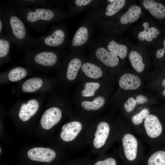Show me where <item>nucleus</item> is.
Returning <instances> with one entry per match:
<instances>
[{"label": "nucleus", "instance_id": "obj_1", "mask_svg": "<svg viewBox=\"0 0 165 165\" xmlns=\"http://www.w3.org/2000/svg\"><path fill=\"white\" fill-rule=\"evenodd\" d=\"M14 10H9L1 14L3 27L12 42L21 47L28 42L29 38L23 22L17 15Z\"/></svg>", "mask_w": 165, "mask_h": 165}, {"label": "nucleus", "instance_id": "obj_2", "mask_svg": "<svg viewBox=\"0 0 165 165\" xmlns=\"http://www.w3.org/2000/svg\"><path fill=\"white\" fill-rule=\"evenodd\" d=\"M142 18L133 28V34L138 44L149 47L162 35V31L152 17L143 16Z\"/></svg>", "mask_w": 165, "mask_h": 165}, {"label": "nucleus", "instance_id": "obj_3", "mask_svg": "<svg viewBox=\"0 0 165 165\" xmlns=\"http://www.w3.org/2000/svg\"><path fill=\"white\" fill-rule=\"evenodd\" d=\"M30 26L38 29L48 24L54 19V11L46 7H28L17 6L14 9Z\"/></svg>", "mask_w": 165, "mask_h": 165}, {"label": "nucleus", "instance_id": "obj_4", "mask_svg": "<svg viewBox=\"0 0 165 165\" xmlns=\"http://www.w3.org/2000/svg\"><path fill=\"white\" fill-rule=\"evenodd\" d=\"M121 138V150L124 157L133 161L145 152L141 140L129 126H124Z\"/></svg>", "mask_w": 165, "mask_h": 165}, {"label": "nucleus", "instance_id": "obj_5", "mask_svg": "<svg viewBox=\"0 0 165 165\" xmlns=\"http://www.w3.org/2000/svg\"><path fill=\"white\" fill-rule=\"evenodd\" d=\"M163 130L162 125L158 117L150 113L134 131L152 147L155 145V140L161 136Z\"/></svg>", "mask_w": 165, "mask_h": 165}, {"label": "nucleus", "instance_id": "obj_6", "mask_svg": "<svg viewBox=\"0 0 165 165\" xmlns=\"http://www.w3.org/2000/svg\"><path fill=\"white\" fill-rule=\"evenodd\" d=\"M143 16L142 8L141 5L130 1L119 16V23L123 27V31L127 30Z\"/></svg>", "mask_w": 165, "mask_h": 165}, {"label": "nucleus", "instance_id": "obj_7", "mask_svg": "<svg viewBox=\"0 0 165 165\" xmlns=\"http://www.w3.org/2000/svg\"><path fill=\"white\" fill-rule=\"evenodd\" d=\"M65 34L64 31L57 29L52 33L42 36L38 38H29L27 44L29 46H38L48 48L57 47L62 44L65 39Z\"/></svg>", "mask_w": 165, "mask_h": 165}, {"label": "nucleus", "instance_id": "obj_8", "mask_svg": "<svg viewBox=\"0 0 165 165\" xmlns=\"http://www.w3.org/2000/svg\"><path fill=\"white\" fill-rule=\"evenodd\" d=\"M142 8L147 11L152 17L161 20L165 18V6L157 0L139 1Z\"/></svg>", "mask_w": 165, "mask_h": 165}, {"label": "nucleus", "instance_id": "obj_9", "mask_svg": "<svg viewBox=\"0 0 165 165\" xmlns=\"http://www.w3.org/2000/svg\"><path fill=\"white\" fill-rule=\"evenodd\" d=\"M38 47L39 52L36 53L34 57L35 63L47 67L52 66L56 63L57 57L54 53L48 50V48Z\"/></svg>", "mask_w": 165, "mask_h": 165}, {"label": "nucleus", "instance_id": "obj_10", "mask_svg": "<svg viewBox=\"0 0 165 165\" xmlns=\"http://www.w3.org/2000/svg\"><path fill=\"white\" fill-rule=\"evenodd\" d=\"M141 46L138 44H131L128 54V58L133 68L138 73H141L144 70L145 64L140 52Z\"/></svg>", "mask_w": 165, "mask_h": 165}, {"label": "nucleus", "instance_id": "obj_11", "mask_svg": "<svg viewBox=\"0 0 165 165\" xmlns=\"http://www.w3.org/2000/svg\"><path fill=\"white\" fill-rule=\"evenodd\" d=\"M61 117L62 112L59 108H51L43 114L40 121L41 125L45 129H50L60 121Z\"/></svg>", "mask_w": 165, "mask_h": 165}, {"label": "nucleus", "instance_id": "obj_12", "mask_svg": "<svg viewBox=\"0 0 165 165\" xmlns=\"http://www.w3.org/2000/svg\"><path fill=\"white\" fill-rule=\"evenodd\" d=\"M27 155L32 160L50 163L55 158L56 154L55 152L50 148L38 147L30 149Z\"/></svg>", "mask_w": 165, "mask_h": 165}, {"label": "nucleus", "instance_id": "obj_13", "mask_svg": "<svg viewBox=\"0 0 165 165\" xmlns=\"http://www.w3.org/2000/svg\"><path fill=\"white\" fill-rule=\"evenodd\" d=\"M82 128V124L79 122L75 121L68 123L62 127L60 137L65 141H72L76 138Z\"/></svg>", "mask_w": 165, "mask_h": 165}, {"label": "nucleus", "instance_id": "obj_14", "mask_svg": "<svg viewBox=\"0 0 165 165\" xmlns=\"http://www.w3.org/2000/svg\"><path fill=\"white\" fill-rule=\"evenodd\" d=\"M110 131L109 124L105 122H101L98 125L94 134L93 145L97 148L103 146L105 143Z\"/></svg>", "mask_w": 165, "mask_h": 165}, {"label": "nucleus", "instance_id": "obj_15", "mask_svg": "<svg viewBox=\"0 0 165 165\" xmlns=\"http://www.w3.org/2000/svg\"><path fill=\"white\" fill-rule=\"evenodd\" d=\"M96 55L98 59L105 65L111 67L116 66L119 59L114 53L104 47H100L96 51Z\"/></svg>", "mask_w": 165, "mask_h": 165}, {"label": "nucleus", "instance_id": "obj_16", "mask_svg": "<svg viewBox=\"0 0 165 165\" xmlns=\"http://www.w3.org/2000/svg\"><path fill=\"white\" fill-rule=\"evenodd\" d=\"M39 106L38 101L35 99L29 100L27 103H22L19 112V118L23 121L28 120L36 113Z\"/></svg>", "mask_w": 165, "mask_h": 165}, {"label": "nucleus", "instance_id": "obj_17", "mask_svg": "<svg viewBox=\"0 0 165 165\" xmlns=\"http://www.w3.org/2000/svg\"><path fill=\"white\" fill-rule=\"evenodd\" d=\"M131 44L127 39L121 43L112 40L107 45L108 49L121 59H124L129 52Z\"/></svg>", "mask_w": 165, "mask_h": 165}, {"label": "nucleus", "instance_id": "obj_18", "mask_svg": "<svg viewBox=\"0 0 165 165\" xmlns=\"http://www.w3.org/2000/svg\"><path fill=\"white\" fill-rule=\"evenodd\" d=\"M141 82L136 75L129 73L124 74L120 78L119 81V86L127 90H134L141 86Z\"/></svg>", "mask_w": 165, "mask_h": 165}, {"label": "nucleus", "instance_id": "obj_19", "mask_svg": "<svg viewBox=\"0 0 165 165\" xmlns=\"http://www.w3.org/2000/svg\"><path fill=\"white\" fill-rule=\"evenodd\" d=\"M109 3L106 9L105 14L108 16H114L122 11L129 3L130 1L126 0H108Z\"/></svg>", "mask_w": 165, "mask_h": 165}, {"label": "nucleus", "instance_id": "obj_20", "mask_svg": "<svg viewBox=\"0 0 165 165\" xmlns=\"http://www.w3.org/2000/svg\"><path fill=\"white\" fill-rule=\"evenodd\" d=\"M148 152L147 165H165V151L151 148Z\"/></svg>", "mask_w": 165, "mask_h": 165}, {"label": "nucleus", "instance_id": "obj_21", "mask_svg": "<svg viewBox=\"0 0 165 165\" xmlns=\"http://www.w3.org/2000/svg\"><path fill=\"white\" fill-rule=\"evenodd\" d=\"M81 68L82 72L86 75L92 79L99 78L102 76L103 74L100 68L91 63H84Z\"/></svg>", "mask_w": 165, "mask_h": 165}, {"label": "nucleus", "instance_id": "obj_22", "mask_svg": "<svg viewBox=\"0 0 165 165\" xmlns=\"http://www.w3.org/2000/svg\"><path fill=\"white\" fill-rule=\"evenodd\" d=\"M43 81L38 77H34L26 80L22 86L23 91L26 93H31L39 89L42 86Z\"/></svg>", "mask_w": 165, "mask_h": 165}, {"label": "nucleus", "instance_id": "obj_23", "mask_svg": "<svg viewBox=\"0 0 165 165\" xmlns=\"http://www.w3.org/2000/svg\"><path fill=\"white\" fill-rule=\"evenodd\" d=\"M88 37V31L87 28L84 26L79 28L73 38L72 45L76 46L83 45L87 41Z\"/></svg>", "mask_w": 165, "mask_h": 165}, {"label": "nucleus", "instance_id": "obj_24", "mask_svg": "<svg viewBox=\"0 0 165 165\" xmlns=\"http://www.w3.org/2000/svg\"><path fill=\"white\" fill-rule=\"evenodd\" d=\"M81 65L82 62L79 59L74 58L72 59L68 65L66 73L67 79L70 80L75 79Z\"/></svg>", "mask_w": 165, "mask_h": 165}, {"label": "nucleus", "instance_id": "obj_25", "mask_svg": "<svg viewBox=\"0 0 165 165\" xmlns=\"http://www.w3.org/2000/svg\"><path fill=\"white\" fill-rule=\"evenodd\" d=\"M150 113L147 108H144L133 115L131 119L129 127L134 131L141 123L143 119L145 118Z\"/></svg>", "mask_w": 165, "mask_h": 165}, {"label": "nucleus", "instance_id": "obj_26", "mask_svg": "<svg viewBox=\"0 0 165 165\" xmlns=\"http://www.w3.org/2000/svg\"><path fill=\"white\" fill-rule=\"evenodd\" d=\"M105 101V99L103 97L98 96L92 101H83L81 105L82 108L86 110H96L104 105Z\"/></svg>", "mask_w": 165, "mask_h": 165}, {"label": "nucleus", "instance_id": "obj_27", "mask_svg": "<svg viewBox=\"0 0 165 165\" xmlns=\"http://www.w3.org/2000/svg\"><path fill=\"white\" fill-rule=\"evenodd\" d=\"M0 58H4L9 54L12 42L7 35L2 33L0 37Z\"/></svg>", "mask_w": 165, "mask_h": 165}, {"label": "nucleus", "instance_id": "obj_28", "mask_svg": "<svg viewBox=\"0 0 165 165\" xmlns=\"http://www.w3.org/2000/svg\"><path fill=\"white\" fill-rule=\"evenodd\" d=\"M148 48L155 50L156 58L163 57L165 54V36L162 37L161 36L152 46Z\"/></svg>", "mask_w": 165, "mask_h": 165}, {"label": "nucleus", "instance_id": "obj_29", "mask_svg": "<svg viewBox=\"0 0 165 165\" xmlns=\"http://www.w3.org/2000/svg\"><path fill=\"white\" fill-rule=\"evenodd\" d=\"M27 74L26 69L22 67H17L12 69L8 75L9 80L15 82L19 81L24 78Z\"/></svg>", "mask_w": 165, "mask_h": 165}, {"label": "nucleus", "instance_id": "obj_30", "mask_svg": "<svg viewBox=\"0 0 165 165\" xmlns=\"http://www.w3.org/2000/svg\"><path fill=\"white\" fill-rule=\"evenodd\" d=\"M100 86L99 83L94 82H87L84 86V89L82 92V95L84 97L93 96L95 91Z\"/></svg>", "mask_w": 165, "mask_h": 165}, {"label": "nucleus", "instance_id": "obj_31", "mask_svg": "<svg viewBox=\"0 0 165 165\" xmlns=\"http://www.w3.org/2000/svg\"><path fill=\"white\" fill-rule=\"evenodd\" d=\"M47 1L42 0H23L16 1L17 6H25L27 5L37 6L45 4Z\"/></svg>", "mask_w": 165, "mask_h": 165}, {"label": "nucleus", "instance_id": "obj_32", "mask_svg": "<svg viewBox=\"0 0 165 165\" xmlns=\"http://www.w3.org/2000/svg\"><path fill=\"white\" fill-rule=\"evenodd\" d=\"M136 105L135 99L132 97H130L124 103V108L127 112L130 113L134 110Z\"/></svg>", "mask_w": 165, "mask_h": 165}, {"label": "nucleus", "instance_id": "obj_33", "mask_svg": "<svg viewBox=\"0 0 165 165\" xmlns=\"http://www.w3.org/2000/svg\"><path fill=\"white\" fill-rule=\"evenodd\" d=\"M94 165H116V163L114 158L110 157L103 161H98Z\"/></svg>", "mask_w": 165, "mask_h": 165}, {"label": "nucleus", "instance_id": "obj_34", "mask_svg": "<svg viewBox=\"0 0 165 165\" xmlns=\"http://www.w3.org/2000/svg\"><path fill=\"white\" fill-rule=\"evenodd\" d=\"M137 104L143 105L146 103L148 101L147 97L142 95H139L137 96L135 99Z\"/></svg>", "mask_w": 165, "mask_h": 165}, {"label": "nucleus", "instance_id": "obj_35", "mask_svg": "<svg viewBox=\"0 0 165 165\" xmlns=\"http://www.w3.org/2000/svg\"><path fill=\"white\" fill-rule=\"evenodd\" d=\"M91 1V0H76L75 2L77 6H80L88 5Z\"/></svg>", "mask_w": 165, "mask_h": 165}, {"label": "nucleus", "instance_id": "obj_36", "mask_svg": "<svg viewBox=\"0 0 165 165\" xmlns=\"http://www.w3.org/2000/svg\"><path fill=\"white\" fill-rule=\"evenodd\" d=\"M3 27V24L2 20L1 17H0V34L2 33Z\"/></svg>", "mask_w": 165, "mask_h": 165}, {"label": "nucleus", "instance_id": "obj_37", "mask_svg": "<svg viewBox=\"0 0 165 165\" xmlns=\"http://www.w3.org/2000/svg\"><path fill=\"white\" fill-rule=\"evenodd\" d=\"M161 85L163 87H165V78L162 81Z\"/></svg>", "mask_w": 165, "mask_h": 165}, {"label": "nucleus", "instance_id": "obj_38", "mask_svg": "<svg viewBox=\"0 0 165 165\" xmlns=\"http://www.w3.org/2000/svg\"><path fill=\"white\" fill-rule=\"evenodd\" d=\"M162 94L163 96L165 97V88L163 91Z\"/></svg>", "mask_w": 165, "mask_h": 165}, {"label": "nucleus", "instance_id": "obj_39", "mask_svg": "<svg viewBox=\"0 0 165 165\" xmlns=\"http://www.w3.org/2000/svg\"><path fill=\"white\" fill-rule=\"evenodd\" d=\"M0 153H1V148H0Z\"/></svg>", "mask_w": 165, "mask_h": 165}]
</instances>
